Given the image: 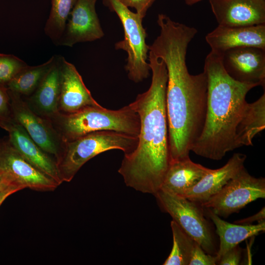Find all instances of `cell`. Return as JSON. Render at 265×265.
Segmentation results:
<instances>
[{
  "instance_id": "1",
  "label": "cell",
  "mask_w": 265,
  "mask_h": 265,
  "mask_svg": "<svg viewBox=\"0 0 265 265\" xmlns=\"http://www.w3.org/2000/svg\"><path fill=\"white\" fill-rule=\"evenodd\" d=\"M148 60L152 73L150 86L131 103L140 119L137 145L124 154L118 172L127 186L155 195L171 161L165 101L167 72L164 62L150 51Z\"/></svg>"
},
{
  "instance_id": "2",
  "label": "cell",
  "mask_w": 265,
  "mask_h": 265,
  "mask_svg": "<svg viewBox=\"0 0 265 265\" xmlns=\"http://www.w3.org/2000/svg\"><path fill=\"white\" fill-rule=\"evenodd\" d=\"M188 45L184 38L173 37L160 42L154 50L167 72L165 101L171 161L189 157L206 116L207 78L204 71L194 75L189 73Z\"/></svg>"
},
{
  "instance_id": "3",
  "label": "cell",
  "mask_w": 265,
  "mask_h": 265,
  "mask_svg": "<svg viewBox=\"0 0 265 265\" xmlns=\"http://www.w3.org/2000/svg\"><path fill=\"white\" fill-rule=\"evenodd\" d=\"M207 100L204 124L191 151L202 157L221 160L238 148L237 131L247 102L246 96L256 84L233 79L222 62V54L211 51L205 60Z\"/></svg>"
},
{
  "instance_id": "4",
  "label": "cell",
  "mask_w": 265,
  "mask_h": 265,
  "mask_svg": "<svg viewBox=\"0 0 265 265\" xmlns=\"http://www.w3.org/2000/svg\"><path fill=\"white\" fill-rule=\"evenodd\" d=\"M49 120L63 141L101 131L138 136L140 127L139 115L131 104L117 110L100 105L87 106L73 113L59 112Z\"/></svg>"
},
{
  "instance_id": "5",
  "label": "cell",
  "mask_w": 265,
  "mask_h": 265,
  "mask_svg": "<svg viewBox=\"0 0 265 265\" xmlns=\"http://www.w3.org/2000/svg\"><path fill=\"white\" fill-rule=\"evenodd\" d=\"M138 136L112 131L90 132L69 141H64L62 150L55 159L63 182H70L89 160L106 151L119 149L124 154L136 148Z\"/></svg>"
},
{
  "instance_id": "6",
  "label": "cell",
  "mask_w": 265,
  "mask_h": 265,
  "mask_svg": "<svg viewBox=\"0 0 265 265\" xmlns=\"http://www.w3.org/2000/svg\"><path fill=\"white\" fill-rule=\"evenodd\" d=\"M105 6L116 13L123 27L124 39L116 42V50H122L128 54L125 69L129 79L137 83L150 76L151 69L147 62L149 45L146 43L147 33L137 13L131 11L118 0H103Z\"/></svg>"
},
{
  "instance_id": "7",
  "label": "cell",
  "mask_w": 265,
  "mask_h": 265,
  "mask_svg": "<svg viewBox=\"0 0 265 265\" xmlns=\"http://www.w3.org/2000/svg\"><path fill=\"white\" fill-rule=\"evenodd\" d=\"M154 195L161 208L206 253L216 255L215 236L200 204L162 189Z\"/></svg>"
},
{
  "instance_id": "8",
  "label": "cell",
  "mask_w": 265,
  "mask_h": 265,
  "mask_svg": "<svg viewBox=\"0 0 265 265\" xmlns=\"http://www.w3.org/2000/svg\"><path fill=\"white\" fill-rule=\"evenodd\" d=\"M265 198V178L251 176L243 167L218 192L201 205L219 217H227L249 203Z\"/></svg>"
},
{
  "instance_id": "9",
  "label": "cell",
  "mask_w": 265,
  "mask_h": 265,
  "mask_svg": "<svg viewBox=\"0 0 265 265\" xmlns=\"http://www.w3.org/2000/svg\"><path fill=\"white\" fill-rule=\"evenodd\" d=\"M0 173L22 190L53 191L58 184L33 165L10 144L7 137L0 139Z\"/></svg>"
},
{
  "instance_id": "10",
  "label": "cell",
  "mask_w": 265,
  "mask_h": 265,
  "mask_svg": "<svg viewBox=\"0 0 265 265\" xmlns=\"http://www.w3.org/2000/svg\"><path fill=\"white\" fill-rule=\"evenodd\" d=\"M10 116L21 125L33 141L46 153L55 159L64 141L50 121L34 112L23 97L8 90Z\"/></svg>"
},
{
  "instance_id": "11",
  "label": "cell",
  "mask_w": 265,
  "mask_h": 265,
  "mask_svg": "<svg viewBox=\"0 0 265 265\" xmlns=\"http://www.w3.org/2000/svg\"><path fill=\"white\" fill-rule=\"evenodd\" d=\"M222 62L234 80L265 88V49L254 47L233 48L222 54Z\"/></svg>"
},
{
  "instance_id": "12",
  "label": "cell",
  "mask_w": 265,
  "mask_h": 265,
  "mask_svg": "<svg viewBox=\"0 0 265 265\" xmlns=\"http://www.w3.org/2000/svg\"><path fill=\"white\" fill-rule=\"evenodd\" d=\"M97 0H77L58 45L71 47L77 43L94 41L104 36L95 9Z\"/></svg>"
},
{
  "instance_id": "13",
  "label": "cell",
  "mask_w": 265,
  "mask_h": 265,
  "mask_svg": "<svg viewBox=\"0 0 265 265\" xmlns=\"http://www.w3.org/2000/svg\"><path fill=\"white\" fill-rule=\"evenodd\" d=\"M0 127L7 132L9 143L22 157L59 186L62 183L54 159L44 152L21 125L10 116L0 121Z\"/></svg>"
},
{
  "instance_id": "14",
  "label": "cell",
  "mask_w": 265,
  "mask_h": 265,
  "mask_svg": "<svg viewBox=\"0 0 265 265\" xmlns=\"http://www.w3.org/2000/svg\"><path fill=\"white\" fill-rule=\"evenodd\" d=\"M218 25L246 26L265 24V0H209Z\"/></svg>"
},
{
  "instance_id": "15",
  "label": "cell",
  "mask_w": 265,
  "mask_h": 265,
  "mask_svg": "<svg viewBox=\"0 0 265 265\" xmlns=\"http://www.w3.org/2000/svg\"><path fill=\"white\" fill-rule=\"evenodd\" d=\"M100 105L85 86L74 65L61 56L59 112L73 113L87 106Z\"/></svg>"
},
{
  "instance_id": "16",
  "label": "cell",
  "mask_w": 265,
  "mask_h": 265,
  "mask_svg": "<svg viewBox=\"0 0 265 265\" xmlns=\"http://www.w3.org/2000/svg\"><path fill=\"white\" fill-rule=\"evenodd\" d=\"M205 39L211 51L221 54L238 47L265 49V24L246 26L218 25L207 34Z\"/></svg>"
},
{
  "instance_id": "17",
  "label": "cell",
  "mask_w": 265,
  "mask_h": 265,
  "mask_svg": "<svg viewBox=\"0 0 265 265\" xmlns=\"http://www.w3.org/2000/svg\"><path fill=\"white\" fill-rule=\"evenodd\" d=\"M246 156L235 153L222 167L211 169L195 186L186 191L182 196L202 204L218 192L241 169Z\"/></svg>"
},
{
  "instance_id": "18",
  "label": "cell",
  "mask_w": 265,
  "mask_h": 265,
  "mask_svg": "<svg viewBox=\"0 0 265 265\" xmlns=\"http://www.w3.org/2000/svg\"><path fill=\"white\" fill-rule=\"evenodd\" d=\"M60 68L61 56L56 55L53 64L36 89L24 98L34 112L48 119L59 112Z\"/></svg>"
},
{
  "instance_id": "19",
  "label": "cell",
  "mask_w": 265,
  "mask_h": 265,
  "mask_svg": "<svg viewBox=\"0 0 265 265\" xmlns=\"http://www.w3.org/2000/svg\"><path fill=\"white\" fill-rule=\"evenodd\" d=\"M210 170L193 162L189 157L171 161L160 189L182 196L198 184Z\"/></svg>"
},
{
  "instance_id": "20",
  "label": "cell",
  "mask_w": 265,
  "mask_h": 265,
  "mask_svg": "<svg viewBox=\"0 0 265 265\" xmlns=\"http://www.w3.org/2000/svg\"><path fill=\"white\" fill-rule=\"evenodd\" d=\"M205 209L208 215L214 223L216 232L219 238V246L215 255L217 264L227 251L247 238L265 231V220L258 222L257 224H233L222 220L211 210Z\"/></svg>"
},
{
  "instance_id": "21",
  "label": "cell",
  "mask_w": 265,
  "mask_h": 265,
  "mask_svg": "<svg viewBox=\"0 0 265 265\" xmlns=\"http://www.w3.org/2000/svg\"><path fill=\"white\" fill-rule=\"evenodd\" d=\"M265 129V93L247 103L237 131L238 147L253 145V139Z\"/></svg>"
},
{
  "instance_id": "22",
  "label": "cell",
  "mask_w": 265,
  "mask_h": 265,
  "mask_svg": "<svg viewBox=\"0 0 265 265\" xmlns=\"http://www.w3.org/2000/svg\"><path fill=\"white\" fill-rule=\"evenodd\" d=\"M56 57V55H53L46 62L38 65H27L7 84L8 89L23 97L30 96L51 68Z\"/></svg>"
},
{
  "instance_id": "23",
  "label": "cell",
  "mask_w": 265,
  "mask_h": 265,
  "mask_svg": "<svg viewBox=\"0 0 265 265\" xmlns=\"http://www.w3.org/2000/svg\"><path fill=\"white\" fill-rule=\"evenodd\" d=\"M78 0H52L49 16L44 27L45 34L56 46L64 33L70 13Z\"/></svg>"
},
{
  "instance_id": "24",
  "label": "cell",
  "mask_w": 265,
  "mask_h": 265,
  "mask_svg": "<svg viewBox=\"0 0 265 265\" xmlns=\"http://www.w3.org/2000/svg\"><path fill=\"white\" fill-rule=\"evenodd\" d=\"M173 246L163 265H189L191 254L197 243L174 221L170 223Z\"/></svg>"
},
{
  "instance_id": "25",
  "label": "cell",
  "mask_w": 265,
  "mask_h": 265,
  "mask_svg": "<svg viewBox=\"0 0 265 265\" xmlns=\"http://www.w3.org/2000/svg\"><path fill=\"white\" fill-rule=\"evenodd\" d=\"M28 65L19 57L0 53V83L5 85Z\"/></svg>"
},
{
  "instance_id": "26",
  "label": "cell",
  "mask_w": 265,
  "mask_h": 265,
  "mask_svg": "<svg viewBox=\"0 0 265 265\" xmlns=\"http://www.w3.org/2000/svg\"><path fill=\"white\" fill-rule=\"evenodd\" d=\"M215 256L206 253L197 242L193 249L189 265H215Z\"/></svg>"
},
{
  "instance_id": "27",
  "label": "cell",
  "mask_w": 265,
  "mask_h": 265,
  "mask_svg": "<svg viewBox=\"0 0 265 265\" xmlns=\"http://www.w3.org/2000/svg\"><path fill=\"white\" fill-rule=\"evenodd\" d=\"M242 249L238 245L225 252L217 262L220 265H238L240 264Z\"/></svg>"
},
{
  "instance_id": "28",
  "label": "cell",
  "mask_w": 265,
  "mask_h": 265,
  "mask_svg": "<svg viewBox=\"0 0 265 265\" xmlns=\"http://www.w3.org/2000/svg\"><path fill=\"white\" fill-rule=\"evenodd\" d=\"M128 7L133 8L141 19H143L149 8L156 0H118Z\"/></svg>"
},
{
  "instance_id": "29",
  "label": "cell",
  "mask_w": 265,
  "mask_h": 265,
  "mask_svg": "<svg viewBox=\"0 0 265 265\" xmlns=\"http://www.w3.org/2000/svg\"><path fill=\"white\" fill-rule=\"evenodd\" d=\"M10 116V102L8 89L0 83V121Z\"/></svg>"
},
{
  "instance_id": "30",
  "label": "cell",
  "mask_w": 265,
  "mask_h": 265,
  "mask_svg": "<svg viewBox=\"0 0 265 265\" xmlns=\"http://www.w3.org/2000/svg\"><path fill=\"white\" fill-rule=\"evenodd\" d=\"M265 209L263 208L259 212L255 214L246 217L245 218L235 221L236 224L249 225L252 224L253 222L257 221L258 222L265 220Z\"/></svg>"
},
{
  "instance_id": "31",
  "label": "cell",
  "mask_w": 265,
  "mask_h": 265,
  "mask_svg": "<svg viewBox=\"0 0 265 265\" xmlns=\"http://www.w3.org/2000/svg\"><path fill=\"white\" fill-rule=\"evenodd\" d=\"M22 189L16 186H10L3 191L0 192V206L7 198L12 194L16 193Z\"/></svg>"
},
{
  "instance_id": "32",
  "label": "cell",
  "mask_w": 265,
  "mask_h": 265,
  "mask_svg": "<svg viewBox=\"0 0 265 265\" xmlns=\"http://www.w3.org/2000/svg\"><path fill=\"white\" fill-rule=\"evenodd\" d=\"M12 186H16L7 178L0 173V192Z\"/></svg>"
},
{
  "instance_id": "33",
  "label": "cell",
  "mask_w": 265,
  "mask_h": 265,
  "mask_svg": "<svg viewBox=\"0 0 265 265\" xmlns=\"http://www.w3.org/2000/svg\"><path fill=\"white\" fill-rule=\"evenodd\" d=\"M202 0H184L185 3L188 5H193Z\"/></svg>"
}]
</instances>
